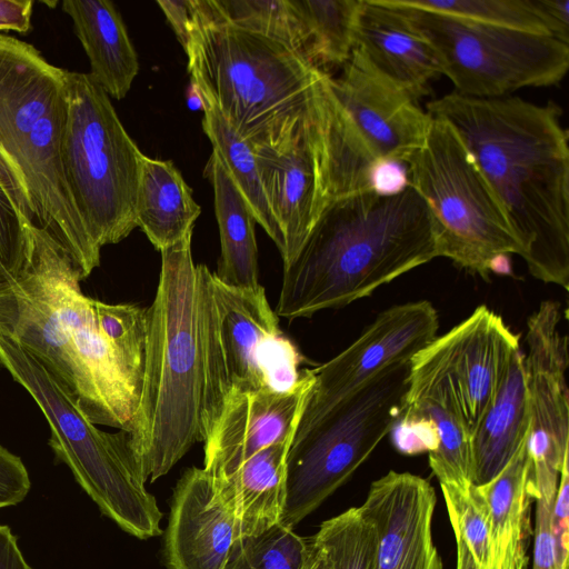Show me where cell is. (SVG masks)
Masks as SVG:
<instances>
[{"mask_svg": "<svg viewBox=\"0 0 569 569\" xmlns=\"http://www.w3.org/2000/svg\"><path fill=\"white\" fill-rule=\"evenodd\" d=\"M453 533L465 541L479 569L490 563V512L480 488L467 491L441 486Z\"/></svg>", "mask_w": 569, "mask_h": 569, "instance_id": "cell-35", "label": "cell"}, {"mask_svg": "<svg viewBox=\"0 0 569 569\" xmlns=\"http://www.w3.org/2000/svg\"><path fill=\"white\" fill-rule=\"evenodd\" d=\"M30 487L29 473L20 457L0 445V509L21 502Z\"/></svg>", "mask_w": 569, "mask_h": 569, "instance_id": "cell-38", "label": "cell"}, {"mask_svg": "<svg viewBox=\"0 0 569 569\" xmlns=\"http://www.w3.org/2000/svg\"><path fill=\"white\" fill-rule=\"evenodd\" d=\"M437 497L425 478L390 470L373 481L362 512L378 536L376 569H442L432 539Z\"/></svg>", "mask_w": 569, "mask_h": 569, "instance_id": "cell-18", "label": "cell"}, {"mask_svg": "<svg viewBox=\"0 0 569 569\" xmlns=\"http://www.w3.org/2000/svg\"><path fill=\"white\" fill-rule=\"evenodd\" d=\"M206 1L218 19L279 41L303 57V28L292 0Z\"/></svg>", "mask_w": 569, "mask_h": 569, "instance_id": "cell-31", "label": "cell"}, {"mask_svg": "<svg viewBox=\"0 0 569 569\" xmlns=\"http://www.w3.org/2000/svg\"><path fill=\"white\" fill-rule=\"evenodd\" d=\"M302 569H329L325 552L315 543L311 537V546Z\"/></svg>", "mask_w": 569, "mask_h": 569, "instance_id": "cell-45", "label": "cell"}, {"mask_svg": "<svg viewBox=\"0 0 569 569\" xmlns=\"http://www.w3.org/2000/svg\"><path fill=\"white\" fill-rule=\"evenodd\" d=\"M355 48L416 101L441 76L432 48L390 0H362Z\"/></svg>", "mask_w": 569, "mask_h": 569, "instance_id": "cell-22", "label": "cell"}, {"mask_svg": "<svg viewBox=\"0 0 569 569\" xmlns=\"http://www.w3.org/2000/svg\"><path fill=\"white\" fill-rule=\"evenodd\" d=\"M519 349V336L501 316L482 305L448 332L436 337L411 361L438 369L451 378L472 437Z\"/></svg>", "mask_w": 569, "mask_h": 569, "instance_id": "cell-16", "label": "cell"}, {"mask_svg": "<svg viewBox=\"0 0 569 569\" xmlns=\"http://www.w3.org/2000/svg\"><path fill=\"white\" fill-rule=\"evenodd\" d=\"M33 233L0 186V270L4 281L18 276L30 261Z\"/></svg>", "mask_w": 569, "mask_h": 569, "instance_id": "cell-36", "label": "cell"}, {"mask_svg": "<svg viewBox=\"0 0 569 569\" xmlns=\"http://www.w3.org/2000/svg\"><path fill=\"white\" fill-rule=\"evenodd\" d=\"M432 48L455 92L500 98L526 87L559 83L569 67V43L549 36L423 11L390 0Z\"/></svg>", "mask_w": 569, "mask_h": 569, "instance_id": "cell-11", "label": "cell"}, {"mask_svg": "<svg viewBox=\"0 0 569 569\" xmlns=\"http://www.w3.org/2000/svg\"><path fill=\"white\" fill-rule=\"evenodd\" d=\"M402 2L415 9L456 19L551 36L533 0H402Z\"/></svg>", "mask_w": 569, "mask_h": 569, "instance_id": "cell-33", "label": "cell"}, {"mask_svg": "<svg viewBox=\"0 0 569 569\" xmlns=\"http://www.w3.org/2000/svg\"><path fill=\"white\" fill-rule=\"evenodd\" d=\"M193 89L201 101L202 129L211 141L212 151L221 159L247 201L256 222L263 228L281 254L283 239L270 210L252 146L237 133L202 88L193 84Z\"/></svg>", "mask_w": 569, "mask_h": 569, "instance_id": "cell-29", "label": "cell"}, {"mask_svg": "<svg viewBox=\"0 0 569 569\" xmlns=\"http://www.w3.org/2000/svg\"><path fill=\"white\" fill-rule=\"evenodd\" d=\"M262 187L283 239V267L299 253L325 209L311 126L287 143L252 147Z\"/></svg>", "mask_w": 569, "mask_h": 569, "instance_id": "cell-19", "label": "cell"}, {"mask_svg": "<svg viewBox=\"0 0 569 569\" xmlns=\"http://www.w3.org/2000/svg\"><path fill=\"white\" fill-rule=\"evenodd\" d=\"M569 457L565 459L551 508V530L559 569H568Z\"/></svg>", "mask_w": 569, "mask_h": 569, "instance_id": "cell-37", "label": "cell"}, {"mask_svg": "<svg viewBox=\"0 0 569 569\" xmlns=\"http://www.w3.org/2000/svg\"><path fill=\"white\" fill-rule=\"evenodd\" d=\"M329 569H376L378 536L360 507H352L320 525L312 537Z\"/></svg>", "mask_w": 569, "mask_h": 569, "instance_id": "cell-32", "label": "cell"}, {"mask_svg": "<svg viewBox=\"0 0 569 569\" xmlns=\"http://www.w3.org/2000/svg\"><path fill=\"white\" fill-rule=\"evenodd\" d=\"M213 296L231 388L293 389L302 376L299 366L303 358L280 329L264 288L230 287L213 277Z\"/></svg>", "mask_w": 569, "mask_h": 569, "instance_id": "cell-14", "label": "cell"}, {"mask_svg": "<svg viewBox=\"0 0 569 569\" xmlns=\"http://www.w3.org/2000/svg\"><path fill=\"white\" fill-rule=\"evenodd\" d=\"M293 438L274 442L234 470L210 476L214 497L231 515L238 538L259 535L281 520L286 460Z\"/></svg>", "mask_w": 569, "mask_h": 569, "instance_id": "cell-23", "label": "cell"}, {"mask_svg": "<svg viewBox=\"0 0 569 569\" xmlns=\"http://www.w3.org/2000/svg\"><path fill=\"white\" fill-rule=\"evenodd\" d=\"M478 487L490 512L489 569H526L531 505L536 500L527 441L496 478Z\"/></svg>", "mask_w": 569, "mask_h": 569, "instance_id": "cell-26", "label": "cell"}, {"mask_svg": "<svg viewBox=\"0 0 569 569\" xmlns=\"http://www.w3.org/2000/svg\"><path fill=\"white\" fill-rule=\"evenodd\" d=\"M406 164L409 184L428 209L438 257L485 279L497 259L523 258L500 200L446 120L431 117L422 147Z\"/></svg>", "mask_w": 569, "mask_h": 569, "instance_id": "cell-8", "label": "cell"}, {"mask_svg": "<svg viewBox=\"0 0 569 569\" xmlns=\"http://www.w3.org/2000/svg\"><path fill=\"white\" fill-rule=\"evenodd\" d=\"M2 281H4V277H3V274H2V272L0 270V282H2Z\"/></svg>", "mask_w": 569, "mask_h": 569, "instance_id": "cell-47", "label": "cell"}, {"mask_svg": "<svg viewBox=\"0 0 569 569\" xmlns=\"http://www.w3.org/2000/svg\"><path fill=\"white\" fill-rule=\"evenodd\" d=\"M201 213L192 190L170 160L143 154L136 203V221L161 251L193 230Z\"/></svg>", "mask_w": 569, "mask_h": 569, "instance_id": "cell-28", "label": "cell"}, {"mask_svg": "<svg viewBox=\"0 0 569 569\" xmlns=\"http://www.w3.org/2000/svg\"><path fill=\"white\" fill-rule=\"evenodd\" d=\"M0 365L37 402L48 420L49 445L56 458L68 466L101 513L138 539L159 536L163 513L146 488L129 431L98 429L54 375L2 336Z\"/></svg>", "mask_w": 569, "mask_h": 569, "instance_id": "cell-7", "label": "cell"}, {"mask_svg": "<svg viewBox=\"0 0 569 569\" xmlns=\"http://www.w3.org/2000/svg\"><path fill=\"white\" fill-rule=\"evenodd\" d=\"M64 176L87 229L101 249L137 228L143 153L122 126L110 97L89 73L66 71Z\"/></svg>", "mask_w": 569, "mask_h": 569, "instance_id": "cell-9", "label": "cell"}, {"mask_svg": "<svg viewBox=\"0 0 569 569\" xmlns=\"http://www.w3.org/2000/svg\"><path fill=\"white\" fill-rule=\"evenodd\" d=\"M32 0H0V31L28 34L32 30Z\"/></svg>", "mask_w": 569, "mask_h": 569, "instance_id": "cell-42", "label": "cell"}, {"mask_svg": "<svg viewBox=\"0 0 569 569\" xmlns=\"http://www.w3.org/2000/svg\"><path fill=\"white\" fill-rule=\"evenodd\" d=\"M552 37L569 43V0H533Z\"/></svg>", "mask_w": 569, "mask_h": 569, "instance_id": "cell-43", "label": "cell"}, {"mask_svg": "<svg viewBox=\"0 0 569 569\" xmlns=\"http://www.w3.org/2000/svg\"><path fill=\"white\" fill-rule=\"evenodd\" d=\"M398 418H422L435 426L438 442L429 452V465L440 487L467 491L473 485L471 436L456 386L446 372L410 360Z\"/></svg>", "mask_w": 569, "mask_h": 569, "instance_id": "cell-21", "label": "cell"}, {"mask_svg": "<svg viewBox=\"0 0 569 569\" xmlns=\"http://www.w3.org/2000/svg\"><path fill=\"white\" fill-rule=\"evenodd\" d=\"M535 511L532 569H559L551 530L552 502L538 498Z\"/></svg>", "mask_w": 569, "mask_h": 569, "instance_id": "cell-39", "label": "cell"}, {"mask_svg": "<svg viewBox=\"0 0 569 569\" xmlns=\"http://www.w3.org/2000/svg\"><path fill=\"white\" fill-rule=\"evenodd\" d=\"M305 34L303 57L316 69L342 67L356 46L362 0H292ZM329 74V73H328Z\"/></svg>", "mask_w": 569, "mask_h": 569, "instance_id": "cell-30", "label": "cell"}, {"mask_svg": "<svg viewBox=\"0 0 569 569\" xmlns=\"http://www.w3.org/2000/svg\"><path fill=\"white\" fill-rule=\"evenodd\" d=\"M561 320V305L542 301L527 320L523 355L531 418L527 439L530 482L536 499L549 502H553L562 463L569 457V349Z\"/></svg>", "mask_w": 569, "mask_h": 569, "instance_id": "cell-12", "label": "cell"}, {"mask_svg": "<svg viewBox=\"0 0 569 569\" xmlns=\"http://www.w3.org/2000/svg\"><path fill=\"white\" fill-rule=\"evenodd\" d=\"M61 6L89 59V76L109 97L123 99L139 72V61L113 2L64 0Z\"/></svg>", "mask_w": 569, "mask_h": 569, "instance_id": "cell-24", "label": "cell"}, {"mask_svg": "<svg viewBox=\"0 0 569 569\" xmlns=\"http://www.w3.org/2000/svg\"><path fill=\"white\" fill-rule=\"evenodd\" d=\"M192 1L184 51L192 84L252 147H280L305 132L325 72L288 46L218 19L206 0Z\"/></svg>", "mask_w": 569, "mask_h": 569, "instance_id": "cell-6", "label": "cell"}, {"mask_svg": "<svg viewBox=\"0 0 569 569\" xmlns=\"http://www.w3.org/2000/svg\"><path fill=\"white\" fill-rule=\"evenodd\" d=\"M409 373L410 360L387 367L293 438L286 460L282 525L293 529L370 457L399 417Z\"/></svg>", "mask_w": 569, "mask_h": 569, "instance_id": "cell-10", "label": "cell"}, {"mask_svg": "<svg viewBox=\"0 0 569 569\" xmlns=\"http://www.w3.org/2000/svg\"><path fill=\"white\" fill-rule=\"evenodd\" d=\"M82 274L43 231L30 261L0 283V336L37 358L94 425L130 431L143 383L147 309L82 293Z\"/></svg>", "mask_w": 569, "mask_h": 569, "instance_id": "cell-1", "label": "cell"}, {"mask_svg": "<svg viewBox=\"0 0 569 569\" xmlns=\"http://www.w3.org/2000/svg\"><path fill=\"white\" fill-rule=\"evenodd\" d=\"M238 539L231 515L214 497L202 468L187 469L178 480L164 535L168 569H222Z\"/></svg>", "mask_w": 569, "mask_h": 569, "instance_id": "cell-20", "label": "cell"}, {"mask_svg": "<svg viewBox=\"0 0 569 569\" xmlns=\"http://www.w3.org/2000/svg\"><path fill=\"white\" fill-rule=\"evenodd\" d=\"M191 239L192 231L160 251L157 292L147 309L143 383L129 433L150 482L204 441L231 390L213 274L194 263Z\"/></svg>", "mask_w": 569, "mask_h": 569, "instance_id": "cell-2", "label": "cell"}, {"mask_svg": "<svg viewBox=\"0 0 569 569\" xmlns=\"http://www.w3.org/2000/svg\"><path fill=\"white\" fill-rule=\"evenodd\" d=\"M438 328L437 310L427 300L380 312L347 349L311 369L315 382L295 437L312 428L387 367L411 360L437 337Z\"/></svg>", "mask_w": 569, "mask_h": 569, "instance_id": "cell-13", "label": "cell"}, {"mask_svg": "<svg viewBox=\"0 0 569 569\" xmlns=\"http://www.w3.org/2000/svg\"><path fill=\"white\" fill-rule=\"evenodd\" d=\"M458 133L500 200L536 279L569 288L568 131L553 102L451 92L427 103Z\"/></svg>", "mask_w": 569, "mask_h": 569, "instance_id": "cell-3", "label": "cell"}, {"mask_svg": "<svg viewBox=\"0 0 569 569\" xmlns=\"http://www.w3.org/2000/svg\"><path fill=\"white\" fill-rule=\"evenodd\" d=\"M66 69L32 44L0 33V186L31 231L47 232L83 280L100 264L61 159Z\"/></svg>", "mask_w": 569, "mask_h": 569, "instance_id": "cell-5", "label": "cell"}, {"mask_svg": "<svg viewBox=\"0 0 569 569\" xmlns=\"http://www.w3.org/2000/svg\"><path fill=\"white\" fill-rule=\"evenodd\" d=\"M313 382L311 369H303L286 392L231 388L203 441V469L210 476L228 473L261 449L293 438Z\"/></svg>", "mask_w": 569, "mask_h": 569, "instance_id": "cell-17", "label": "cell"}, {"mask_svg": "<svg viewBox=\"0 0 569 569\" xmlns=\"http://www.w3.org/2000/svg\"><path fill=\"white\" fill-rule=\"evenodd\" d=\"M157 3L164 13L177 36V39L186 51L190 42L193 24V1L158 0Z\"/></svg>", "mask_w": 569, "mask_h": 569, "instance_id": "cell-41", "label": "cell"}, {"mask_svg": "<svg viewBox=\"0 0 569 569\" xmlns=\"http://www.w3.org/2000/svg\"><path fill=\"white\" fill-rule=\"evenodd\" d=\"M409 186L407 164L379 160L372 172L371 190L380 196H393Z\"/></svg>", "mask_w": 569, "mask_h": 569, "instance_id": "cell-40", "label": "cell"}, {"mask_svg": "<svg viewBox=\"0 0 569 569\" xmlns=\"http://www.w3.org/2000/svg\"><path fill=\"white\" fill-rule=\"evenodd\" d=\"M311 546L281 522L268 530L236 539L222 569H302Z\"/></svg>", "mask_w": 569, "mask_h": 569, "instance_id": "cell-34", "label": "cell"}, {"mask_svg": "<svg viewBox=\"0 0 569 569\" xmlns=\"http://www.w3.org/2000/svg\"><path fill=\"white\" fill-rule=\"evenodd\" d=\"M530 421L523 353L519 349L492 406L471 437L473 485H486L503 470L527 441Z\"/></svg>", "mask_w": 569, "mask_h": 569, "instance_id": "cell-25", "label": "cell"}, {"mask_svg": "<svg viewBox=\"0 0 569 569\" xmlns=\"http://www.w3.org/2000/svg\"><path fill=\"white\" fill-rule=\"evenodd\" d=\"M457 545V569H479L462 538L453 533Z\"/></svg>", "mask_w": 569, "mask_h": 569, "instance_id": "cell-46", "label": "cell"}, {"mask_svg": "<svg viewBox=\"0 0 569 569\" xmlns=\"http://www.w3.org/2000/svg\"><path fill=\"white\" fill-rule=\"evenodd\" d=\"M437 257L428 209L410 184L336 199L283 267L274 312L291 321L348 306Z\"/></svg>", "mask_w": 569, "mask_h": 569, "instance_id": "cell-4", "label": "cell"}, {"mask_svg": "<svg viewBox=\"0 0 569 569\" xmlns=\"http://www.w3.org/2000/svg\"><path fill=\"white\" fill-rule=\"evenodd\" d=\"M328 87L357 137L380 160L407 163L423 144L431 116L355 48Z\"/></svg>", "mask_w": 569, "mask_h": 569, "instance_id": "cell-15", "label": "cell"}, {"mask_svg": "<svg viewBox=\"0 0 569 569\" xmlns=\"http://www.w3.org/2000/svg\"><path fill=\"white\" fill-rule=\"evenodd\" d=\"M0 569H33L24 560L11 529L3 525H0Z\"/></svg>", "mask_w": 569, "mask_h": 569, "instance_id": "cell-44", "label": "cell"}, {"mask_svg": "<svg viewBox=\"0 0 569 569\" xmlns=\"http://www.w3.org/2000/svg\"><path fill=\"white\" fill-rule=\"evenodd\" d=\"M204 177L213 189L214 212L219 227L221 253L213 277L223 284L257 288L259 284L258 248L253 214L222 163L212 151Z\"/></svg>", "mask_w": 569, "mask_h": 569, "instance_id": "cell-27", "label": "cell"}]
</instances>
